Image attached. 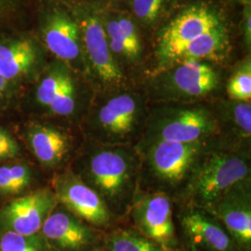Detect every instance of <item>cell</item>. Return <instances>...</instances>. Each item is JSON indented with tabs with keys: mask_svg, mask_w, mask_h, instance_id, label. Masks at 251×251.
<instances>
[{
	"mask_svg": "<svg viewBox=\"0 0 251 251\" xmlns=\"http://www.w3.org/2000/svg\"><path fill=\"white\" fill-rule=\"evenodd\" d=\"M90 118L91 141L136 146L148 115L144 94L126 87L102 90Z\"/></svg>",
	"mask_w": 251,
	"mask_h": 251,
	"instance_id": "3",
	"label": "cell"
},
{
	"mask_svg": "<svg viewBox=\"0 0 251 251\" xmlns=\"http://www.w3.org/2000/svg\"><path fill=\"white\" fill-rule=\"evenodd\" d=\"M224 24L217 11L199 4L182 10L163 29L158 56L197 38L206 31Z\"/></svg>",
	"mask_w": 251,
	"mask_h": 251,
	"instance_id": "14",
	"label": "cell"
},
{
	"mask_svg": "<svg viewBox=\"0 0 251 251\" xmlns=\"http://www.w3.org/2000/svg\"><path fill=\"white\" fill-rule=\"evenodd\" d=\"M71 74L65 68L57 67L49 73L40 82L37 90L36 98L40 104L49 107L54 97L63 88L65 82L69 79Z\"/></svg>",
	"mask_w": 251,
	"mask_h": 251,
	"instance_id": "24",
	"label": "cell"
},
{
	"mask_svg": "<svg viewBox=\"0 0 251 251\" xmlns=\"http://www.w3.org/2000/svg\"><path fill=\"white\" fill-rule=\"evenodd\" d=\"M226 92L230 100L251 101V60L250 56L236 67L229 77Z\"/></svg>",
	"mask_w": 251,
	"mask_h": 251,
	"instance_id": "22",
	"label": "cell"
},
{
	"mask_svg": "<svg viewBox=\"0 0 251 251\" xmlns=\"http://www.w3.org/2000/svg\"><path fill=\"white\" fill-rule=\"evenodd\" d=\"M40 232L54 251H96L103 249L104 232L57 204Z\"/></svg>",
	"mask_w": 251,
	"mask_h": 251,
	"instance_id": "11",
	"label": "cell"
},
{
	"mask_svg": "<svg viewBox=\"0 0 251 251\" xmlns=\"http://www.w3.org/2000/svg\"><path fill=\"white\" fill-rule=\"evenodd\" d=\"M36 59V49L29 40L0 44V74L8 81L28 72Z\"/></svg>",
	"mask_w": 251,
	"mask_h": 251,
	"instance_id": "20",
	"label": "cell"
},
{
	"mask_svg": "<svg viewBox=\"0 0 251 251\" xmlns=\"http://www.w3.org/2000/svg\"><path fill=\"white\" fill-rule=\"evenodd\" d=\"M53 191L59 204L104 233L123 224L112 214L99 195L73 171L55 176Z\"/></svg>",
	"mask_w": 251,
	"mask_h": 251,
	"instance_id": "9",
	"label": "cell"
},
{
	"mask_svg": "<svg viewBox=\"0 0 251 251\" xmlns=\"http://www.w3.org/2000/svg\"><path fill=\"white\" fill-rule=\"evenodd\" d=\"M57 204L53 189H38L9 203L4 208L2 217L13 232L31 236L40 232Z\"/></svg>",
	"mask_w": 251,
	"mask_h": 251,
	"instance_id": "13",
	"label": "cell"
},
{
	"mask_svg": "<svg viewBox=\"0 0 251 251\" xmlns=\"http://www.w3.org/2000/svg\"><path fill=\"white\" fill-rule=\"evenodd\" d=\"M180 251V250H179V251Z\"/></svg>",
	"mask_w": 251,
	"mask_h": 251,
	"instance_id": "33",
	"label": "cell"
},
{
	"mask_svg": "<svg viewBox=\"0 0 251 251\" xmlns=\"http://www.w3.org/2000/svg\"><path fill=\"white\" fill-rule=\"evenodd\" d=\"M0 191L6 194L18 193L10 167H0Z\"/></svg>",
	"mask_w": 251,
	"mask_h": 251,
	"instance_id": "28",
	"label": "cell"
},
{
	"mask_svg": "<svg viewBox=\"0 0 251 251\" xmlns=\"http://www.w3.org/2000/svg\"><path fill=\"white\" fill-rule=\"evenodd\" d=\"M220 126L213 108L195 101L166 102L148 111L137 145L158 141L191 143L219 138Z\"/></svg>",
	"mask_w": 251,
	"mask_h": 251,
	"instance_id": "5",
	"label": "cell"
},
{
	"mask_svg": "<svg viewBox=\"0 0 251 251\" xmlns=\"http://www.w3.org/2000/svg\"><path fill=\"white\" fill-rule=\"evenodd\" d=\"M164 0H131L135 17L142 24L151 25L159 17Z\"/></svg>",
	"mask_w": 251,
	"mask_h": 251,
	"instance_id": "26",
	"label": "cell"
},
{
	"mask_svg": "<svg viewBox=\"0 0 251 251\" xmlns=\"http://www.w3.org/2000/svg\"><path fill=\"white\" fill-rule=\"evenodd\" d=\"M101 20L111 52L121 68L123 65L139 63L144 45L134 21L119 12L105 13Z\"/></svg>",
	"mask_w": 251,
	"mask_h": 251,
	"instance_id": "15",
	"label": "cell"
},
{
	"mask_svg": "<svg viewBox=\"0 0 251 251\" xmlns=\"http://www.w3.org/2000/svg\"><path fill=\"white\" fill-rule=\"evenodd\" d=\"M10 171L14 177L17 191L26 188L31 181V173L25 166L14 165L10 167Z\"/></svg>",
	"mask_w": 251,
	"mask_h": 251,
	"instance_id": "29",
	"label": "cell"
},
{
	"mask_svg": "<svg viewBox=\"0 0 251 251\" xmlns=\"http://www.w3.org/2000/svg\"><path fill=\"white\" fill-rule=\"evenodd\" d=\"M213 110L220 126V144L228 148L251 150V101L229 99Z\"/></svg>",
	"mask_w": 251,
	"mask_h": 251,
	"instance_id": "16",
	"label": "cell"
},
{
	"mask_svg": "<svg viewBox=\"0 0 251 251\" xmlns=\"http://www.w3.org/2000/svg\"><path fill=\"white\" fill-rule=\"evenodd\" d=\"M129 1H131V0H129Z\"/></svg>",
	"mask_w": 251,
	"mask_h": 251,
	"instance_id": "34",
	"label": "cell"
},
{
	"mask_svg": "<svg viewBox=\"0 0 251 251\" xmlns=\"http://www.w3.org/2000/svg\"><path fill=\"white\" fill-rule=\"evenodd\" d=\"M29 140L37 160L47 168L61 166L72 150L70 136L50 126H36L29 134Z\"/></svg>",
	"mask_w": 251,
	"mask_h": 251,
	"instance_id": "19",
	"label": "cell"
},
{
	"mask_svg": "<svg viewBox=\"0 0 251 251\" xmlns=\"http://www.w3.org/2000/svg\"><path fill=\"white\" fill-rule=\"evenodd\" d=\"M124 223L169 251L179 250L174 200L167 195L137 189Z\"/></svg>",
	"mask_w": 251,
	"mask_h": 251,
	"instance_id": "7",
	"label": "cell"
},
{
	"mask_svg": "<svg viewBox=\"0 0 251 251\" xmlns=\"http://www.w3.org/2000/svg\"><path fill=\"white\" fill-rule=\"evenodd\" d=\"M103 249L106 251H171L125 223L105 232Z\"/></svg>",
	"mask_w": 251,
	"mask_h": 251,
	"instance_id": "21",
	"label": "cell"
},
{
	"mask_svg": "<svg viewBox=\"0 0 251 251\" xmlns=\"http://www.w3.org/2000/svg\"><path fill=\"white\" fill-rule=\"evenodd\" d=\"M77 24L86 63L100 90L123 87L125 75L111 52L101 16L87 13Z\"/></svg>",
	"mask_w": 251,
	"mask_h": 251,
	"instance_id": "10",
	"label": "cell"
},
{
	"mask_svg": "<svg viewBox=\"0 0 251 251\" xmlns=\"http://www.w3.org/2000/svg\"><path fill=\"white\" fill-rule=\"evenodd\" d=\"M251 150L225 147L220 142L199 162L179 202L208 208L237 182L251 178Z\"/></svg>",
	"mask_w": 251,
	"mask_h": 251,
	"instance_id": "4",
	"label": "cell"
},
{
	"mask_svg": "<svg viewBox=\"0 0 251 251\" xmlns=\"http://www.w3.org/2000/svg\"><path fill=\"white\" fill-rule=\"evenodd\" d=\"M174 221L180 251H237L224 225L206 208L174 201Z\"/></svg>",
	"mask_w": 251,
	"mask_h": 251,
	"instance_id": "8",
	"label": "cell"
},
{
	"mask_svg": "<svg viewBox=\"0 0 251 251\" xmlns=\"http://www.w3.org/2000/svg\"><path fill=\"white\" fill-rule=\"evenodd\" d=\"M206 209L224 225L237 251H251V178L234 184Z\"/></svg>",
	"mask_w": 251,
	"mask_h": 251,
	"instance_id": "12",
	"label": "cell"
},
{
	"mask_svg": "<svg viewBox=\"0 0 251 251\" xmlns=\"http://www.w3.org/2000/svg\"><path fill=\"white\" fill-rule=\"evenodd\" d=\"M74 172L93 189L112 214L122 223L138 189L141 159L132 145L100 144L91 141Z\"/></svg>",
	"mask_w": 251,
	"mask_h": 251,
	"instance_id": "1",
	"label": "cell"
},
{
	"mask_svg": "<svg viewBox=\"0 0 251 251\" xmlns=\"http://www.w3.org/2000/svg\"><path fill=\"white\" fill-rule=\"evenodd\" d=\"M18 152L16 142L7 132L0 129V160L13 157Z\"/></svg>",
	"mask_w": 251,
	"mask_h": 251,
	"instance_id": "27",
	"label": "cell"
},
{
	"mask_svg": "<svg viewBox=\"0 0 251 251\" xmlns=\"http://www.w3.org/2000/svg\"><path fill=\"white\" fill-rule=\"evenodd\" d=\"M229 34L225 24L214 27L197 38L159 56L167 67L188 60L219 61L229 46ZM163 67V68H164Z\"/></svg>",
	"mask_w": 251,
	"mask_h": 251,
	"instance_id": "17",
	"label": "cell"
},
{
	"mask_svg": "<svg viewBox=\"0 0 251 251\" xmlns=\"http://www.w3.org/2000/svg\"><path fill=\"white\" fill-rule=\"evenodd\" d=\"M7 83H8V80L0 74V96L4 93V91L6 90Z\"/></svg>",
	"mask_w": 251,
	"mask_h": 251,
	"instance_id": "31",
	"label": "cell"
},
{
	"mask_svg": "<svg viewBox=\"0 0 251 251\" xmlns=\"http://www.w3.org/2000/svg\"><path fill=\"white\" fill-rule=\"evenodd\" d=\"M221 75L206 61L188 60L162 68L148 84L152 99L161 102H188L218 90Z\"/></svg>",
	"mask_w": 251,
	"mask_h": 251,
	"instance_id": "6",
	"label": "cell"
},
{
	"mask_svg": "<svg viewBox=\"0 0 251 251\" xmlns=\"http://www.w3.org/2000/svg\"><path fill=\"white\" fill-rule=\"evenodd\" d=\"M0 251H54L43 236H26L9 231L0 239Z\"/></svg>",
	"mask_w": 251,
	"mask_h": 251,
	"instance_id": "23",
	"label": "cell"
},
{
	"mask_svg": "<svg viewBox=\"0 0 251 251\" xmlns=\"http://www.w3.org/2000/svg\"><path fill=\"white\" fill-rule=\"evenodd\" d=\"M106 251L104 249H102V250H99V251Z\"/></svg>",
	"mask_w": 251,
	"mask_h": 251,
	"instance_id": "32",
	"label": "cell"
},
{
	"mask_svg": "<svg viewBox=\"0 0 251 251\" xmlns=\"http://www.w3.org/2000/svg\"><path fill=\"white\" fill-rule=\"evenodd\" d=\"M50 111L60 117L71 116L76 108V88L72 75L54 97L49 106Z\"/></svg>",
	"mask_w": 251,
	"mask_h": 251,
	"instance_id": "25",
	"label": "cell"
},
{
	"mask_svg": "<svg viewBox=\"0 0 251 251\" xmlns=\"http://www.w3.org/2000/svg\"><path fill=\"white\" fill-rule=\"evenodd\" d=\"M243 39L246 48L251 50V9L249 3L245 9L243 14L242 22Z\"/></svg>",
	"mask_w": 251,
	"mask_h": 251,
	"instance_id": "30",
	"label": "cell"
},
{
	"mask_svg": "<svg viewBox=\"0 0 251 251\" xmlns=\"http://www.w3.org/2000/svg\"><path fill=\"white\" fill-rule=\"evenodd\" d=\"M43 36L48 50L61 61L72 63L80 58L79 26L68 15L62 12L52 14L46 23Z\"/></svg>",
	"mask_w": 251,
	"mask_h": 251,
	"instance_id": "18",
	"label": "cell"
},
{
	"mask_svg": "<svg viewBox=\"0 0 251 251\" xmlns=\"http://www.w3.org/2000/svg\"><path fill=\"white\" fill-rule=\"evenodd\" d=\"M218 143L219 138L191 143L158 141L136 145L141 159L138 189L161 193L179 201L199 162Z\"/></svg>",
	"mask_w": 251,
	"mask_h": 251,
	"instance_id": "2",
	"label": "cell"
}]
</instances>
